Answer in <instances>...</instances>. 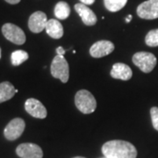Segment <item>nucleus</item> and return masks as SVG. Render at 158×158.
Returning <instances> with one entry per match:
<instances>
[{"mask_svg": "<svg viewBox=\"0 0 158 158\" xmlns=\"http://www.w3.org/2000/svg\"><path fill=\"white\" fill-rule=\"evenodd\" d=\"M75 10L78 13V15L81 17L84 24L86 26L91 27V26H94L97 23L98 19H97L96 14L87 6H85L82 3L81 4H76L75 5Z\"/></svg>", "mask_w": 158, "mask_h": 158, "instance_id": "nucleus-12", "label": "nucleus"}, {"mask_svg": "<svg viewBox=\"0 0 158 158\" xmlns=\"http://www.w3.org/2000/svg\"><path fill=\"white\" fill-rule=\"evenodd\" d=\"M101 158H106V157H105V156H104V157H101Z\"/></svg>", "mask_w": 158, "mask_h": 158, "instance_id": "nucleus-27", "label": "nucleus"}, {"mask_svg": "<svg viewBox=\"0 0 158 158\" xmlns=\"http://www.w3.org/2000/svg\"><path fill=\"white\" fill-rule=\"evenodd\" d=\"M137 15L143 19H158V0H148L137 7Z\"/></svg>", "mask_w": 158, "mask_h": 158, "instance_id": "nucleus-7", "label": "nucleus"}, {"mask_svg": "<svg viewBox=\"0 0 158 158\" xmlns=\"http://www.w3.org/2000/svg\"><path fill=\"white\" fill-rule=\"evenodd\" d=\"M0 58H1V49H0Z\"/></svg>", "mask_w": 158, "mask_h": 158, "instance_id": "nucleus-26", "label": "nucleus"}, {"mask_svg": "<svg viewBox=\"0 0 158 158\" xmlns=\"http://www.w3.org/2000/svg\"><path fill=\"white\" fill-rule=\"evenodd\" d=\"M114 50V44L110 40H98L90 47V54L94 58H101Z\"/></svg>", "mask_w": 158, "mask_h": 158, "instance_id": "nucleus-9", "label": "nucleus"}, {"mask_svg": "<svg viewBox=\"0 0 158 158\" xmlns=\"http://www.w3.org/2000/svg\"><path fill=\"white\" fill-rule=\"evenodd\" d=\"M50 72L55 78L60 79L62 83H67L69 77V63L65 57L62 56H56L51 63Z\"/></svg>", "mask_w": 158, "mask_h": 158, "instance_id": "nucleus-3", "label": "nucleus"}, {"mask_svg": "<svg viewBox=\"0 0 158 158\" xmlns=\"http://www.w3.org/2000/svg\"><path fill=\"white\" fill-rule=\"evenodd\" d=\"M110 74L113 78L127 81L132 77L133 71L128 65L125 63H121V62H118V63L113 64V69Z\"/></svg>", "mask_w": 158, "mask_h": 158, "instance_id": "nucleus-13", "label": "nucleus"}, {"mask_svg": "<svg viewBox=\"0 0 158 158\" xmlns=\"http://www.w3.org/2000/svg\"><path fill=\"white\" fill-rule=\"evenodd\" d=\"M26 123L20 118H15L11 119L4 130L5 137L8 141H15L22 135L25 130Z\"/></svg>", "mask_w": 158, "mask_h": 158, "instance_id": "nucleus-6", "label": "nucleus"}, {"mask_svg": "<svg viewBox=\"0 0 158 158\" xmlns=\"http://www.w3.org/2000/svg\"><path fill=\"white\" fill-rule=\"evenodd\" d=\"M16 154L21 158H42L43 152L40 146L34 143H22L16 148Z\"/></svg>", "mask_w": 158, "mask_h": 158, "instance_id": "nucleus-8", "label": "nucleus"}, {"mask_svg": "<svg viewBox=\"0 0 158 158\" xmlns=\"http://www.w3.org/2000/svg\"><path fill=\"white\" fill-rule=\"evenodd\" d=\"M48 23L47 15L43 11H35L34 12L28 20V27L34 34H39L45 29L46 25Z\"/></svg>", "mask_w": 158, "mask_h": 158, "instance_id": "nucleus-10", "label": "nucleus"}, {"mask_svg": "<svg viewBox=\"0 0 158 158\" xmlns=\"http://www.w3.org/2000/svg\"><path fill=\"white\" fill-rule=\"evenodd\" d=\"M73 158H85V157H83V156H76V157H73Z\"/></svg>", "mask_w": 158, "mask_h": 158, "instance_id": "nucleus-25", "label": "nucleus"}, {"mask_svg": "<svg viewBox=\"0 0 158 158\" xmlns=\"http://www.w3.org/2000/svg\"><path fill=\"white\" fill-rule=\"evenodd\" d=\"M25 109L34 118H45L48 114L47 109L42 103L35 98H28L25 103Z\"/></svg>", "mask_w": 158, "mask_h": 158, "instance_id": "nucleus-11", "label": "nucleus"}, {"mask_svg": "<svg viewBox=\"0 0 158 158\" xmlns=\"http://www.w3.org/2000/svg\"><path fill=\"white\" fill-rule=\"evenodd\" d=\"M131 19H132V15H129L128 18H127V19H126V21H127V23H129L130 21H131Z\"/></svg>", "mask_w": 158, "mask_h": 158, "instance_id": "nucleus-24", "label": "nucleus"}, {"mask_svg": "<svg viewBox=\"0 0 158 158\" xmlns=\"http://www.w3.org/2000/svg\"><path fill=\"white\" fill-rule=\"evenodd\" d=\"M150 116L154 128L158 131V107L154 106L150 109Z\"/></svg>", "mask_w": 158, "mask_h": 158, "instance_id": "nucleus-20", "label": "nucleus"}, {"mask_svg": "<svg viewBox=\"0 0 158 158\" xmlns=\"http://www.w3.org/2000/svg\"><path fill=\"white\" fill-rule=\"evenodd\" d=\"M145 42L148 47H158V28L148 33L145 37Z\"/></svg>", "mask_w": 158, "mask_h": 158, "instance_id": "nucleus-19", "label": "nucleus"}, {"mask_svg": "<svg viewBox=\"0 0 158 158\" xmlns=\"http://www.w3.org/2000/svg\"><path fill=\"white\" fill-rule=\"evenodd\" d=\"M102 153L106 158H136L135 147L128 141L113 140L102 146Z\"/></svg>", "mask_w": 158, "mask_h": 158, "instance_id": "nucleus-1", "label": "nucleus"}, {"mask_svg": "<svg viewBox=\"0 0 158 158\" xmlns=\"http://www.w3.org/2000/svg\"><path fill=\"white\" fill-rule=\"evenodd\" d=\"M133 62L144 73H149L155 69L157 59L152 53L138 52L133 56Z\"/></svg>", "mask_w": 158, "mask_h": 158, "instance_id": "nucleus-4", "label": "nucleus"}, {"mask_svg": "<svg viewBox=\"0 0 158 158\" xmlns=\"http://www.w3.org/2000/svg\"><path fill=\"white\" fill-rule=\"evenodd\" d=\"M28 54L24 50L14 51L11 56V63L13 66H19L28 59Z\"/></svg>", "mask_w": 158, "mask_h": 158, "instance_id": "nucleus-18", "label": "nucleus"}, {"mask_svg": "<svg viewBox=\"0 0 158 158\" xmlns=\"http://www.w3.org/2000/svg\"><path fill=\"white\" fill-rule=\"evenodd\" d=\"M104 3L108 11L116 12L121 10L127 5V0H104Z\"/></svg>", "mask_w": 158, "mask_h": 158, "instance_id": "nucleus-17", "label": "nucleus"}, {"mask_svg": "<svg viewBox=\"0 0 158 158\" xmlns=\"http://www.w3.org/2000/svg\"><path fill=\"white\" fill-rule=\"evenodd\" d=\"M82 4H84L85 6H90V5H92L95 0H80Z\"/></svg>", "mask_w": 158, "mask_h": 158, "instance_id": "nucleus-22", "label": "nucleus"}, {"mask_svg": "<svg viewBox=\"0 0 158 158\" xmlns=\"http://www.w3.org/2000/svg\"><path fill=\"white\" fill-rule=\"evenodd\" d=\"M47 34L53 39H60L63 35V27L62 25L57 19H49L45 27Z\"/></svg>", "mask_w": 158, "mask_h": 158, "instance_id": "nucleus-14", "label": "nucleus"}, {"mask_svg": "<svg viewBox=\"0 0 158 158\" xmlns=\"http://www.w3.org/2000/svg\"><path fill=\"white\" fill-rule=\"evenodd\" d=\"M5 1H6L9 4H11V5H16V4L20 2V0H5Z\"/></svg>", "mask_w": 158, "mask_h": 158, "instance_id": "nucleus-23", "label": "nucleus"}, {"mask_svg": "<svg viewBox=\"0 0 158 158\" xmlns=\"http://www.w3.org/2000/svg\"><path fill=\"white\" fill-rule=\"evenodd\" d=\"M15 88L10 82H3L0 84V103L10 100L15 95Z\"/></svg>", "mask_w": 158, "mask_h": 158, "instance_id": "nucleus-15", "label": "nucleus"}, {"mask_svg": "<svg viewBox=\"0 0 158 158\" xmlns=\"http://www.w3.org/2000/svg\"><path fill=\"white\" fill-rule=\"evenodd\" d=\"M65 52L66 51L64 50V48H62V47H58L56 48V53L58 56H64V54H65Z\"/></svg>", "mask_w": 158, "mask_h": 158, "instance_id": "nucleus-21", "label": "nucleus"}, {"mask_svg": "<svg viewBox=\"0 0 158 158\" xmlns=\"http://www.w3.org/2000/svg\"><path fill=\"white\" fill-rule=\"evenodd\" d=\"M2 33L6 39L16 45H23L26 42V34L24 31L14 24H5L2 27Z\"/></svg>", "mask_w": 158, "mask_h": 158, "instance_id": "nucleus-5", "label": "nucleus"}, {"mask_svg": "<svg viewBox=\"0 0 158 158\" xmlns=\"http://www.w3.org/2000/svg\"><path fill=\"white\" fill-rule=\"evenodd\" d=\"M70 14V7L64 1L58 2L55 7V15L58 19H66Z\"/></svg>", "mask_w": 158, "mask_h": 158, "instance_id": "nucleus-16", "label": "nucleus"}, {"mask_svg": "<svg viewBox=\"0 0 158 158\" xmlns=\"http://www.w3.org/2000/svg\"><path fill=\"white\" fill-rule=\"evenodd\" d=\"M75 105L81 113L89 114L96 110L97 101L89 90H80L75 96Z\"/></svg>", "mask_w": 158, "mask_h": 158, "instance_id": "nucleus-2", "label": "nucleus"}]
</instances>
